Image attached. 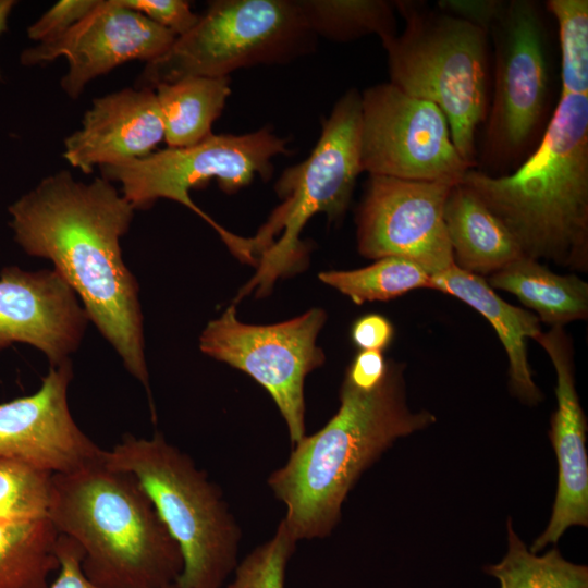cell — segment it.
<instances>
[{
    "label": "cell",
    "instance_id": "18",
    "mask_svg": "<svg viewBox=\"0 0 588 588\" xmlns=\"http://www.w3.org/2000/svg\"><path fill=\"white\" fill-rule=\"evenodd\" d=\"M164 139L156 97L148 88H125L96 98L82 126L64 140L63 157L90 174L96 166L144 158Z\"/></svg>",
    "mask_w": 588,
    "mask_h": 588
},
{
    "label": "cell",
    "instance_id": "21",
    "mask_svg": "<svg viewBox=\"0 0 588 588\" xmlns=\"http://www.w3.org/2000/svg\"><path fill=\"white\" fill-rule=\"evenodd\" d=\"M487 282L515 295L552 328L588 317V283L575 274L555 273L539 260L523 256L489 275Z\"/></svg>",
    "mask_w": 588,
    "mask_h": 588
},
{
    "label": "cell",
    "instance_id": "11",
    "mask_svg": "<svg viewBox=\"0 0 588 588\" xmlns=\"http://www.w3.org/2000/svg\"><path fill=\"white\" fill-rule=\"evenodd\" d=\"M326 319L322 309L313 308L279 323L247 324L237 319L233 304L199 338L203 353L244 371L266 389L293 445L306 436L304 384L324 362L316 341Z\"/></svg>",
    "mask_w": 588,
    "mask_h": 588
},
{
    "label": "cell",
    "instance_id": "27",
    "mask_svg": "<svg viewBox=\"0 0 588 588\" xmlns=\"http://www.w3.org/2000/svg\"><path fill=\"white\" fill-rule=\"evenodd\" d=\"M559 27L561 96H588V1L549 0Z\"/></svg>",
    "mask_w": 588,
    "mask_h": 588
},
{
    "label": "cell",
    "instance_id": "12",
    "mask_svg": "<svg viewBox=\"0 0 588 588\" xmlns=\"http://www.w3.org/2000/svg\"><path fill=\"white\" fill-rule=\"evenodd\" d=\"M362 96V169L369 175L460 183L473 168L457 151L444 113L392 83Z\"/></svg>",
    "mask_w": 588,
    "mask_h": 588
},
{
    "label": "cell",
    "instance_id": "20",
    "mask_svg": "<svg viewBox=\"0 0 588 588\" xmlns=\"http://www.w3.org/2000/svg\"><path fill=\"white\" fill-rule=\"evenodd\" d=\"M444 224L454 264L477 275H491L525 256L513 234L466 185L452 186Z\"/></svg>",
    "mask_w": 588,
    "mask_h": 588
},
{
    "label": "cell",
    "instance_id": "32",
    "mask_svg": "<svg viewBox=\"0 0 588 588\" xmlns=\"http://www.w3.org/2000/svg\"><path fill=\"white\" fill-rule=\"evenodd\" d=\"M505 4L503 0H440L437 8L478 26L489 35Z\"/></svg>",
    "mask_w": 588,
    "mask_h": 588
},
{
    "label": "cell",
    "instance_id": "7",
    "mask_svg": "<svg viewBox=\"0 0 588 588\" xmlns=\"http://www.w3.org/2000/svg\"><path fill=\"white\" fill-rule=\"evenodd\" d=\"M362 169V96L347 90L322 123L320 137L303 162L283 171L275 192L283 200L258 233L248 238L258 265L256 275L240 292L257 287L266 293L274 281L304 259L299 234L307 221L322 212L329 220L346 211Z\"/></svg>",
    "mask_w": 588,
    "mask_h": 588
},
{
    "label": "cell",
    "instance_id": "24",
    "mask_svg": "<svg viewBox=\"0 0 588 588\" xmlns=\"http://www.w3.org/2000/svg\"><path fill=\"white\" fill-rule=\"evenodd\" d=\"M315 35L350 41L377 35L382 45L396 36L394 2L384 0H297Z\"/></svg>",
    "mask_w": 588,
    "mask_h": 588
},
{
    "label": "cell",
    "instance_id": "31",
    "mask_svg": "<svg viewBox=\"0 0 588 588\" xmlns=\"http://www.w3.org/2000/svg\"><path fill=\"white\" fill-rule=\"evenodd\" d=\"M98 2L99 0L59 1L27 28V35L39 42L53 39L87 16Z\"/></svg>",
    "mask_w": 588,
    "mask_h": 588
},
{
    "label": "cell",
    "instance_id": "28",
    "mask_svg": "<svg viewBox=\"0 0 588 588\" xmlns=\"http://www.w3.org/2000/svg\"><path fill=\"white\" fill-rule=\"evenodd\" d=\"M52 474L0 457V523L47 517Z\"/></svg>",
    "mask_w": 588,
    "mask_h": 588
},
{
    "label": "cell",
    "instance_id": "22",
    "mask_svg": "<svg viewBox=\"0 0 588 588\" xmlns=\"http://www.w3.org/2000/svg\"><path fill=\"white\" fill-rule=\"evenodd\" d=\"M224 77L189 76L155 87L169 148L196 145L210 135L231 93Z\"/></svg>",
    "mask_w": 588,
    "mask_h": 588
},
{
    "label": "cell",
    "instance_id": "26",
    "mask_svg": "<svg viewBox=\"0 0 588 588\" xmlns=\"http://www.w3.org/2000/svg\"><path fill=\"white\" fill-rule=\"evenodd\" d=\"M318 277L362 305L389 301L417 289H429L431 275L415 261L390 256L364 268L324 271Z\"/></svg>",
    "mask_w": 588,
    "mask_h": 588
},
{
    "label": "cell",
    "instance_id": "2",
    "mask_svg": "<svg viewBox=\"0 0 588 588\" xmlns=\"http://www.w3.org/2000/svg\"><path fill=\"white\" fill-rule=\"evenodd\" d=\"M436 420L432 413L407 406L400 364L389 363L383 381L370 391L344 380L335 415L294 444L286 463L267 480L285 506L282 520L293 537L299 541L330 536L360 475L399 438Z\"/></svg>",
    "mask_w": 588,
    "mask_h": 588
},
{
    "label": "cell",
    "instance_id": "30",
    "mask_svg": "<svg viewBox=\"0 0 588 588\" xmlns=\"http://www.w3.org/2000/svg\"><path fill=\"white\" fill-rule=\"evenodd\" d=\"M120 4L139 12L176 37L185 35L198 22L199 15L183 0H119Z\"/></svg>",
    "mask_w": 588,
    "mask_h": 588
},
{
    "label": "cell",
    "instance_id": "19",
    "mask_svg": "<svg viewBox=\"0 0 588 588\" xmlns=\"http://www.w3.org/2000/svg\"><path fill=\"white\" fill-rule=\"evenodd\" d=\"M429 289L454 296L482 315L492 326L509 359L514 394L527 404L542 400L527 359L526 341L541 332L540 321L529 310L506 303L483 277L467 272L455 264L430 277Z\"/></svg>",
    "mask_w": 588,
    "mask_h": 588
},
{
    "label": "cell",
    "instance_id": "16",
    "mask_svg": "<svg viewBox=\"0 0 588 588\" xmlns=\"http://www.w3.org/2000/svg\"><path fill=\"white\" fill-rule=\"evenodd\" d=\"M89 317L72 287L56 270L0 272V351L15 342L40 350L50 367L69 360Z\"/></svg>",
    "mask_w": 588,
    "mask_h": 588
},
{
    "label": "cell",
    "instance_id": "6",
    "mask_svg": "<svg viewBox=\"0 0 588 588\" xmlns=\"http://www.w3.org/2000/svg\"><path fill=\"white\" fill-rule=\"evenodd\" d=\"M405 21L383 48L390 83L444 113L453 143L475 168L476 133L489 108V35L460 17L417 1H394Z\"/></svg>",
    "mask_w": 588,
    "mask_h": 588
},
{
    "label": "cell",
    "instance_id": "9",
    "mask_svg": "<svg viewBox=\"0 0 588 588\" xmlns=\"http://www.w3.org/2000/svg\"><path fill=\"white\" fill-rule=\"evenodd\" d=\"M489 37L494 45V82L483 159L487 167L497 168L517 163L540 140L550 94L548 33L540 4L506 1Z\"/></svg>",
    "mask_w": 588,
    "mask_h": 588
},
{
    "label": "cell",
    "instance_id": "37",
    "mask_svg": "<svg viewBox=\"0 0 588 588\" xmlns=\"http://www.w3.org/2000/svg\"><path fill=\"white\" fill-rule=\"evenodd\" d=\"M159 588H179V586L173 583V584H170V585H167V586H163V587H159Z\"/></svg>",
    "mask_w": 588,
    "mask_h": 588
},
{
    "label": "cell",
    "instance_id": "36",
    "mask_svg": "<svg viewBox=\"0 0 588 588\" xmlns=\"http://www.w3.org/2000/svg\"><path fill=\"white\" fill-rule=\"evenodd\" d=\"M15 3L13 0H0V35L8 28V17Z\"/></svg>",
    "mask_w": 588,
    "mask_h": 588
},
{
    "label": "cell",
    "instance_id": "34",
    "mask_svg": "<svg viewBox=\"0 0 588 588\" xmlns=\"http://www.w3.org/2000/svg\"><path fill=\"white\" fill-rule=\"evenodd\" d=\"M393 335V324L379 314H368L358 318L351 329L352 341L360 351L382 352L390 345Z\"/></svg>",
    "mask_w": 588,
    "mask_h": 588
},
{
    "label": "cell",
    "instance_id": "5",
    "mask_svg": "<svg viewBox=\"0 0 588 588\" xmlns=\"http://www.w3.org/2000/svg\"><path fill=\"white\" fill-rule=\"evenodd\" d=\"M103 457L139 480L177 543L179 588H223L238 563L242 530L207 473L158 432L151 438L125 433Z\"/></svg>",
    "mask_w": 588,
    "mask_h": 588
},
{
    "label": "cell",
    "instance_id": "29",
    "mask_svg": "<svg viewBox=\"0 0 588 588\" xmlns=\"http://www.w3.org/2000/svg\"><path fill=\"white\" fill-rule=\"evenodd\" d=\"M297 542L281 520L269 540L238 561L225 588H285L287 563Z\"/></svg>",
    "mask_w": 588,
    "mask_h": 588
},
{
    "label": "cell",
    "instance_id": "25",
    "mask_svg": "<svg viewBox=\"0 0 588 588\" xmlns=\"http://www.w3.org/2000/svg\"><path fill=\"white\" fill-rule=\"evenodd\" d=\"M507 552L501 562L483 571L501 588H588V567L566 561L553 547L542 555L532 553L507 520Z\"/></svg>",
    "mask_w": 588,
    "mask_h": 588
},
{
    "label": "cell",
    "instance_id": "8",
    "mask_svg": "<svg viewBox=\"0 0 588 588\" xmlns=\"http://www.w3.org/2000/svg\"><path fill=\"white\" fill-rule=\"evenodd\" d=\"M315 37L297 0L211 1L189 32L146 63L135 88L284 63L309 51Z\"/></svg>",
    "mask_w": 588,
    "mask_h": 588
},
{
    "label": "cell",
    "instance_id": "10",
    "mask_svg": "<svg viewBox=\"0 0 588 588\" xmlns=\"http://www.w3.org/2000/svg\"><path fill=\"white\" fill-rule=\"evenodd\" d=\"M289 152L286 140L264 127L243 135L212 134L189 147H168L100 169L102 177L121 184L123 197L134 209L149 208L159 198L174 200L199 215L231 246L236 235L200 210L189 191L217 180L221 189L234 193L248 185L256 174L269 179L272 158Z\"/></svg>",
    "mask_w": 588,
    "mask_h": 588
},
{
    "label": "cell",
    "instance_id": "17",
    "mask_svg": "<svg viewBox=\"0 0 588 588\" xmlns=\"http://www.w3.org/2000/svg\"><path fill=\"white\" fill-rule=\"evenodd\" d=\"M536 342L547 352L556 375V409L549 438L558 462V488L552 515L530 547L537 553L555 544L572 526H588L587 421L575 387L573 347L563 327L541 332Z\"/></svg>",
    "mask_w": 588,
    "mask_h": 588
},
{
    "label": "cell",
    "instance_id": "13",
    "mask_svg": "<svg viewBox=\"0 0 588 588\" xmlns=\"http://www.w3.org/2000/svg\"><path fill=\"white\" fill-rule=\"evenodd\" d=\"M454 184L369 175L357 213V247L371 259L402 257L430 275L454 265L443 211Z\"/></svg>",
    "mask_w": 588,
    "mask_h": 588
},
{
    "label": "cell",
    "instance_id": "3",
    "mask_svg": "<svg viewBox=\"0 0 588 588\" xmlns=\"http://www.w3.org/2000/svg\"><path fill=\"white\" fill-rule=\"evenodd\" d=\"M461 183L503 222L526 257L588 269V96H560L532 151L511 173L470 168Z\"/></svg>",
    "mask_w": 588,
    "mask_h": 588
},
{
    "label": "cell",
    "instance_id": "14",
    "mask_svg": "<svg viewBox=\"0 0 588 588\" xmlns=\"http://www.w3.org/2000/svg\"><path fill=\"white\" fill-rule=\"evenodd\" d=\"M177 37L119 0H99L96 8L62 35L21 53L25 66L42 65L64 57L69 70L61 87L76 99L94 78L132 61L162 56Z\"/></svg>",
    "mask_w": 588,
    "mask_h": 588
},
{
    "label": "cell",
    "instance_id": "1",
    "mask_svg": "<svg viewBox=\"0 0 588 588\" xmlns=\"http://www.w3.org/2000/svg\"><path fill=\"white\" fill-rule=\"evenodd\" d=\"M134 210L110 181L78 182L68 170L42 179L9 207L16 243L53 262L150 396L138 284L120 247Z\"/></svg>",
    "mask_w": 588,
    "mask_h": 588
},
{
    "label": "cell",
    "instance_id": "35",
    "mask_svg": "<svg viewBox=\"0 0 588 588\" xmlns=\"http://www.w3.org/2000/svg\"><path fill=\"white\" fill-rule=\"evenodd\" d=\"M388 364L380 351H360L348 366L344 380L356 389L373 390L383 381Z\"/></svg>",
    "mask_w": 588,
    "mask_h": 588
},
{
    "label": "cell",
    "instance_id": "23",
    "mask_svg": "<svg viewBox=\"0 0 588 588\" xmlns=\"http://www.w3.org/2000/svg\"><path fill=\"white\" fill-rule=\"evenodd\" d=\"M58 539L48 517L0 523V588H48L60 567Z\"/></svg>",
    "mask_w": 588,
    "mask_h": 588
},
{
    "label": "cell",
    "instance_id": "4",
    "mask_svg": "<svg viewBox=\"0 0 588 588\" xmlns=\"http://www.w3.org/2000/svg\"><path fill=\"white\" fill-rule=\"evenodd\" d=\"M47 517L78 544L82 569L100 588H159L182 572L180 548L139 480L105 457L52 474Z\"/></svg>",
    "mask_w": 588,
    "mask_h": 588
},
{
    "label": "cell",
    "instance_id": "15",
    "mask_svg": "<svg viewBox=\"0 0 588 588\" xmlns=\"http://www.w3.org/2000/svg\"><path fill=\"white\" fill-rule=\"evenodd\" d=\"M71 360L54 367L33 394L0 403V457L63 474L103 457L105 451L73 419L68 389Z\"/></svg>",
    "mask_w": 588,
    "mask_h": 588
},
{
    "label": "cell",
    "instance_id": "33",
    "mask_svg": "<svg viewBox=\"0 0 588 588\" xmlns=\"http://www.w3.org/2000/svg\"><path fill=\"white\" fill-rule=\"evenodd\" d=\"M57 553L60 567L57 578L48 588H100L84 574L83 552L74 540L59 534Z\"/></svg>",
    "mask_w": 588,
    "mask_h": 588
}]
</instances>
